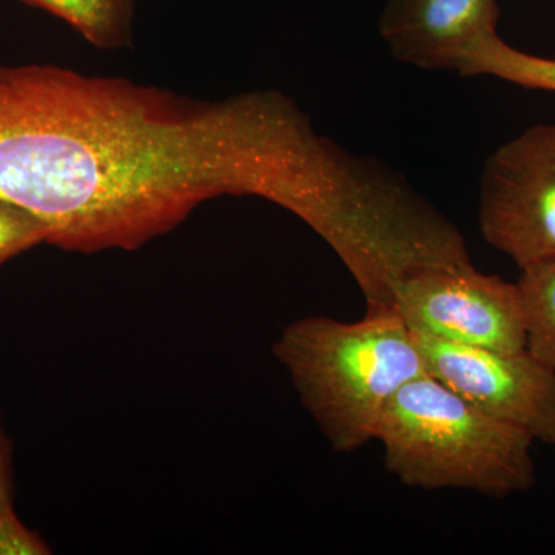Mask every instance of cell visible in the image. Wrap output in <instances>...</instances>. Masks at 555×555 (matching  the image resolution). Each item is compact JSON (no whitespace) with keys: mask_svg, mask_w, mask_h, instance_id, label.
I'll return each mask as SVG.
<instances>
[{"mask_svg":"<svg viewBox=\"0 0 555 555\" xmlns=\"http://www.w3.org/2000/svg\"><path fill=\"white\" fill-rule=\"evenodd\" d=\"M520 272L517 284L524 297L526 349L555 369V259Z\"/></svg>","mask_w":555,"mask_h":555,"instance_id":"cell-9","label":"cell"},{"mask_svg":"<svg viewBox=\"0 0 555 555\" xmlns=\"http://www.w3.org/2000/svg\"><path fill=\"white\" fill-rule=\"evenodd\" d=\"M67 22L101 49H118L130 38L133 0H22Z\"/></svg>","mask_w":555,"mask_h":555,"instance_id":"cell-8","label":"cell"},{"mask_svg":"<svg viewBox=\"0 0 555 555\" xmlns=\"http://www.w3.org/2000/svg\"><path fill=\"white\" fill-rule=\"evenodd\" d=\"M455 72L462 76H491L529 90L555 93V60L535 56L509 46L492 31L467 47Z\"/></svg>","mask_w":555,"mask_h":555,"instance_id":"cell-7","label":"cell"},{"mask_svg":"<svg viewBox=\"0 0 555 555\" xmlns=\"http://www.w3.org/2000/svg\"><path fill=\"white\" fill-rule=\"evenodd\" d=\"M412 334L427 375L486 414L555 447L554 367L528 349H489Z\"/></svg>","mask_w":555,"mask_h":555,"instance_id":"cell-5","label":"cell"},{"mask_svg":"<svg viewBox=\"0 0 555 555\" xmlns=\"http://www.w3.org/2000/svg\"><path fill=\"white\" fill-rule=\"evenodd\" d=\"M20 520L14 513L13 470L9 443L0 429V529Z\"/></svg>","mask_w":555,"mask_h":555,"instance_id":"cell-11","label":"cell"},{"mask_svg":"<svg viewBox=\"0 0 555 555\" xmlns=\"http://www.w3.org/2000/svg\"><path fill=\"white\" fill-rule=\"evenodd\" d=\"M50 229L24 207L0 199V266L22 251L50 243Z\"/></svg>","mask_w":555,"mask_h":555,"instance_id":"cell-10","label":"cell"},{"mask_svg":"<svg viewBox=\"0 0 555 555\" xmlns=\"http://www.w3.org/2000/svg\"><path fill=\"white\" fill-rule=\"evenodd\" d=\"M390 309L412 332L462 345L526 349L524 297L517 283L473 264L418 270L393 287Z\"/></svg>","mask_w":555,"mask_h":555,"instance_id":"cell-4","label":"cell"},{"mask_svg":"<svg viewBox=\"0 0 555 555\" xmlns=\"http://www.w3.org/2000/svg\"><path fill=\"white\" fill-rule=\"evenodd\" d=\"M374 440L385 451L387 470L412 488L507 496L535 483L534 438L430 375L412 379L390 398Z\"/></svg>","mask_w":555,"mask_h":555,"instance_id":"cell-2","label":"cell"},{"mask_svg":"<svg viewBox=\"0 0 555 555\" xmlns=\"http://www.w3.org/2000/svg\"><path fill=\"white\" fill-rule=\"evenodd\" d=\"M273 353L335 452L374 440L390 398L427 375L411 328L393 309L356 323L306 317L284 328Z\"/></svg>","mask_w":555,"mask_h":555,"instance_id":"cell-1","label":"cell"},{"mask_svg":"<svg viewBox=\"0 0 555 555\" xmlns=\"http://www.w3.org/2000/svg\"><path fill=\"white\" fill-rule=\"evenodd\" d=\"M478 225L520 270L554 261L555 122L528 127L486 160Z\"/></svg>","mask_w":555,"mask_h":555,"instance_id":"cell-3","label":"cell"},{"mask_svg":"<svg viewBox=\"0 0 555 555\" xmlns=\"http://www.w3.org/2000/svg\"><path fill=\"white\" fill-rule=\"evenodd\" d=\"M496 0H387L379 33L396 60L423 69H456L467 47L496 31Z\"/></svg>","mask_w":555,"mask_h":555,"instance_id":"cell-6","label":"cell"}]
</instances>
